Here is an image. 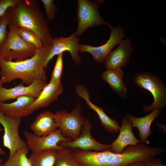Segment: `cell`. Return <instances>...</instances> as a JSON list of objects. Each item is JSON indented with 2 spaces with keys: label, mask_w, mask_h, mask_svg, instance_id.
<instances>
[{
  "label": "cell",
  "mask_w": 166,
  "mask_h": 166,
  "mask_svg": "<svg viewBox=\"0 0 166 166\" xmlns=\"http://www.w3.org/2000/svg\"><path fill=\"white\" fill-rule=\"evenodd\" d=\"M57 128L64 136L73 140L80 136L86 119L82 115L81 106L77 102L76 106L70 112L62 110L53 114Z\"/></svg>",
  "instance_id": "8992f818"
},
{
  "label": "cell",
  "mask_w": 166,
  "mask_h": 166,
  "mask_svg": "<svg viewBox=\"0 0 166 166\" xmlns=\"http://www.w3.org/2000/svg\"><path fill=\"white\" fill-rule=\"evenodd\" d=\"M51 46L38 48L33 57L23 61H8L0 58L1 85L17 79L27 85L35 80L47 81L44 63Z\"/></svg>",
  "instance_id": "6da1fadb"
},
{
  "label": "cell",
  "mask_w": 166,
  "mask_h": 166,
  "mask_svg": "<svg viewBox=\"0 0 166 166\" xmlns=\"http://www.w3.org/2000/svg\"><path fill=\"white\" fill-rule=\"evenodd\" d=\"M124 72L121 68L114 70L107 69L101 75L102 79L106 82L110 88L121 98H125L127 93L124 83Z\"/></svg>",
  "instance_id": "ffe728a7"
},
{
  "label": "cell",
  "mask_w": 166,
  "mask_h": 166,
  "mask_svg": "<svg viewBox=\"0 0 166 166\" xmlns=\"http://www.w3.org/2000/svg\"><path fill=\"white\" fill-rule=\"evenodd\" d=\"M92 124L89 119L83 124L81 134L76 139L67 142L60 143L58 144L73 151L79 149L82 150L102 151L109 149L110 144H104L97 141L92 137L91 133Z\"/></svg>",
  "instance_id": "8fae6325"
},
{
  "label": "cell",
  "mask_w": 166,
  "mask_h": 166,
  "mask_svg": "<svg viewBox=\"0 0 166 166\" xmlns=\"http://www.w3.org/2000/svg\"><path fill=\"white\" fill-rule=\"evenodd\" d=\"M1 86H2V85H1V84H0V87Z\"/></svg>",
  "instance_id": "836d02e7"
},
{
  "label": "cell",
  "mask_w": 166,
  "mask_h": 166,
  "mask_svg": "<svg viewBox=\"0 0 166 166\" xmlns=\"http://www.w3.org/2000/svg\"><path fill=\"white\" fill-rule=\"evenodd\" d=\"M133 81L140 88L150 92L153 96L152 104L144 106L143 111L144 113L165 107L166 87L160 78L151 72L141 73L135 75Z\"/></svg>",
  "instance_id": "3957f363"
},
{
  "label": "cell",
  "mask_w": 166,
  "mask_h": 166,
  "mask_svg": "<svg viewBox=\"0 0 166 166\" xmlns=\"http://www.w3.org/2000/svg\"><path fill=\"white\" fill-rule=\"evenodd\" d=\"M80 38L73 32L67 37H58L54 38L53 44L48 55L45 61L44 66L46 68L52 59L56 55L65 51H69L72 59L75 64L79 65L82 61V58L78 53V48Z\"/></svg>",
  "instance_id": "30bf717a"
},
{
  "label": "cell",
  "mask_w": 166,
  "mask_h": 166,
  "mask_svg": "<svg viewBox=\"0 0 166 166\" xmlns=\"http://www.w3.org/2000/svg\"><path fill=\"white\" fill-rule=\"evenodd\" d=\"M132 124L124 117L122 121V124L120 129L119 134L111 144L109 150L116 153H121L124 149L128 146H133L140 143L134 134Z\"/></svg>",
  "instance_id": "2e32d148"
},
{
  "label": "cell",
  "mask_w": 166,
  "mask_h": 166,
  "mask_svg": "<svg viewBox=\"0 0 166 166\" xmlns=\"http://www.w3.org/2000/svg\"><path fill=\"white\" fill-rule=\"evenodd\" d=\"M63 53L57 55L53 69L51 75L50 80L56 82H61V79L63 71Z\"/></svg>",
  "instance_id": "484cf974"
},
{
  "label": "cell",
  "mask_w": 166,
  "mask_h": 166,
  "mask_svg": "<svg viewBox=\"0 0 166 166\" xmlns=\"http://www.w3.org/2000/svg\"><path fill=\"white\" fill-rule=\"evenodd\" d=\"M104 3L102 0H78L77 15V28L76 34L79 37L88 29L101 25H106L111 29L113 26L101 16L99 9Z\"/></svg>",
  "instance_id": "277c9868"
},
{
  "label": "cell",
  "mask_w": 166,
  "mask_h": 166,
  "mask_svg": "<svg viewBox=\"0 0 166 166\" xmlns=\"http://www.w3.org/2000/svg\"><path fill=\"white\" fill-rule=\"evenodd\" d=\"M144 166H166L160 158H154L144 162Z\"/></svg>",
  "instance_id": "f1b7e54d"
},
{
  "label": "cell",
  "mask_w": 166,
  "mask_h": 166,
  "mask_svg": "<svg viewBox=\"0 0 166 166\" xmlns=\"http://www.w3.org/2000/svg\"><path fill=\"white\" fill-rule=\"evenodd\" d=\"M45 10V13L47 20L52 21L55 18V14L57 11V8L54 4L53 0H42Z\"/></svg>",
  "instance_id": "4316f807"
},
{
  "label": "cell",
  "mask_w": 166,
  "mask_h": 166,
  "mask_svg": "<svg viewBox=\"0 0 166 166\" xmlns=\"http://www.w3.org/2000/svg\"><path fill=\"white\" fill-rule=\"evenodd\" d=\"M2 131V129L0 128V132ZM5 154V151L1 147H0V155H4ZM2 159H0V164H2Z\"/></svg>",
  "instance_id": "1f68e13d"
},
{
  "label": "cell",
  "mask_w": 166,
  "mask_h": 166,
  "mask_svg": "<svg viewBox=\"0 0 166 166\" xmlns=\"http://www.w3.org/2000/svg\"><path fill=\"white\" fill-rule=\"evenodd\" d=\"M11 7L7 10L0 20V48L5 42L8 36V32L7 27L11 16Z\"/></svg>",
  "instance_id": "d4e9b609"
},
{
  "label": "cell",
  "mask_w": 166,
  "mask_h": 166,
  "mask_svg": "<svg viewBox=\"0 0 166 166\" xmlns=\"http://www.w3.org/2000/svg\"><path fill=\"white\" fill-rule=\"evenodd\" d=\"M11 26L16 33L26 42L38 48L42 47V42L38 36L33 32L27 29L18 26L9 25Z\"/></svg>",
  "instance_id": "603a6c76"
},
{
  "label": "cell",
  "mask_w": 166,
  "mask_h": 166,
  "mask_svg": "<svg viewBox=\"0 0 166 166\" xmlns=\"http://www.w3.org/2000/svg\"><path fill=\"white\" fill-rule=\"evenodd\" d=\"M23 134L26 139L28 149L32 153L50 149L57 151L63 148L58 144L59 143L69 142L73 140L64 136L59 129L46 136H38L27 131H24Z\"/></svg>",
  "instance_id": "ba28073f"
},
{
  "label": "cell",
  "mask_w": 166,
  "mask_h": 166,
  "mask_svg": "<svg viewBox=\"0 0 166 166\" xmlns=\"http://www.w3.org/2000/svg\"><path fill=\"white\" fill-rule=\"evenodd\" d=\"M0 166H5L4 164H0Z\"/></svg>",
  "instance_id": "d6a6232c"
},
{
  "label": "cell",
  "mask_w": 166,
  "mask_h": 166,
  "mask_svg": "<svg viewBox=\"0 0 166 166\" xmlns=\"http://www.w3.org/2000/svg\"><path fill=\"white\" fill-rule=\"evenodd\" d=\"M109 40L104 44L98 46L91 45L79 44L78 52L81 53L87 52L90 54L97 63L102 62L106 58L113 48L119 44L126 34L124 29L120 26L113 27L111 29Z\"/></svg>",
  "instance_id": "9c48e42d"
},
{
  "label": "cell",
  "mask_w": 166,
  "mask_h": 166,
  "mask_svg": "<svg viewBox=\"0 0 166 166\" xmlns=\"http://www.w3.org/2000/svg\"><path fill=\"white\" fill-rule=\"evenodd\" d=\"M9 25L23 27L33 32L40 38L43 46H52L54 40L48 23L38 1L18 0L11 7Z\"/></svg>",
  "instance_id": "7a4b0ae2"
},
{
  "label": "cell",
  "mask_w": 166,
  "mask_h": 166,
  "mask_svg": "<svg viewBox=\"0 0 166 166\" xmlns=\"http://www.w3.org/2000/svg\"><path fill=\"white\" fill-rule=\"evenodd\" d=\"M29 149L22 148L18 150L4 163L5 166H32L27 155Z\"/></svg>",
  "instance_id": "cb8c5ba5"
},
{
  "label": "cell",
  "mask_w": 166,
  "mask_h": 166,
  "mask_svg": "<svg viewBox=\"0 0 166 166\" xmlns=\"http://www.w3.org/2000/svg\"><path fill=\"white\" fill-rule=\"evenodd\" d=\"M160 109H156L147 116L141 117H134L130 113H127L125 116L133 128H136L139 132V137L141 143L148 144L150 142L148 140L152 132L151 124L153 121L161 113Z\"/></svg>",
  "instance_id": "e0dca14e"
},
{
  "label": "cell",
  "mask_w": 166,
  "mask_h": 166,
  "mask_svg": "<svg viewBox=\"0 0 166 166\" xmlns=\"http://www.w3.org/2000/svg\"><path fill=\"white\" fill-rule=\"evenodd\" d=\"M131 41L130 38L122 40L118 47L109 53L105 60V66L107 69H116L126 66L131 53L134 51Z\"/></svg>",
  "instance_id": "5bb4252c"
},
{
  "label": "cell",
  "mask_w": 166,
  "mask_h": 166,
  "mask_svg": "<svg viewBox=\"0 0 166 166\" xmlns=\"http://www.w3.org/2000/svg\"><path fill=\"white\" fill-rule=\"evenodd\" d=\"M125 166H144V162L139 161L129 164Z\"/></svg>",
  "instance_id": "4dcf8cb0"
},
{
  "label": "cell",
  "mask_w": 166,
  "mask_h": 166,
  "mask_svg": "<svg viewBox=\"0 0 166 166\" xmlns=\"http://www.w3.org/2000/svg\"><path fill=\"white\" fill-rule=\"evenodd\" d=\"M57 151L53 149L36 153H31L29 157L32 166H54Z\"/></svg>",
  "instance_id": "44dd1931"
},
{
  "label": "cell",
  "mask_w": 166,
  "mask_h": 166,
  "mask_svg": "<svg viewBox=\"0 0 166 166\" xmlns=\"http://www.w3.org/2000/svg\"><path fill=\"white\" fill-rule=\"evenodd\" d=\"M5 42L0 48V58L8 61H23L33 57L38 49L24 41L10 26Z\"/></svg>",
  "instance_id": "5b68a950"
},
{
  "label": "cell",
  "mask_w": 166,
  "mask_h": 166,
  "mask_svg": "<svg viewBox=\"0 0 166 166\" xmlns=\"http://www.w3.org/2000/svg\"><path fill=\"white\" fill-rule=\"evenodd\" d=\"M35 99L32 96H25L18 97L10 103L0 101V112L7 116L21 119L30 114L27 108Z\"/></svg>",
  "instance_id": "ac0fdd59"
},
{
  "label": "cell",
  "mask_w": 166,
  "mask_h": 166,
  "mask_svg": "<svg viewBox=\"0 0 166 166\" xmlns=\"http://www.w3.org/2000/svg\"><path fill=\"white\" fill-rule=\"evenodd\" d=\"M54 166H81L75 159L73 151L63 148L57 151Z\"/></svg>",
  "instance_id": "7402d4cb"
},
{
  "label": "cell",
  "mask_w": 166,
  "mask_h": 166,
  "mask_svg": "<svg viewBox=\"0 0 166 166\" xmlns=\"http://www.w3.org/2000/svg\"><path fill=\"white\" fill-rule=\"evenodd\" d=\"M76 93L77 96L86 102L89 107L97 114L101 123L104 128L110 133H117L120 128L118 122L114 119L111 118L104 112L103 108L94 104L90 100L89 91L84 86L78 84L76 86Z\"/></svg>",
  "instance_id": "4fadbf2b"
},
{
  "label": "cell",
  "mask_w": 166,
  "mask_h": 166,
  "mask_svg": "<svg viewBox=\"0 0 166 166\" xmlns=\"http://www.w3.org/2000/svg\"><path fill=\"white\" fill-rule=\"evenodd\" d=\"M63 90L61 82H56L50 80L43 88L38 96L28 108V111L31 114L38 109L48 106L57 99Z\"/></svg>",
  "instance_id": "9a60e30c"
},
{
  "label": "cell",
  "mask_w": 166,
  "mask_h": 166,
  "mask_svg": "<svg viewBox=\"0 0 166 166\" xmlns=\"http://www.w3.org/2000/svg\"><path fill=\"white\" fill-rule=\"evenodd\" d=\"M157 126L160 132L162 133L166 134V125L160 123H157Z\"/></svg>",
  "instance_id": "f546056e"
},
{
  "label": "cell",
  "mask_w": 166,
  "mask_h": 166,
  "mask_svg": "<svg viewBox=\"0 0 166 166\" xmlns=\"http://www.w3.org/2000/svg\"><path fill=\"white\" fill-rule=\"evenodd\" d=\"M47 84V81L38 80L26 86L20 85L7 89L1 86L0 87V101L4 102L25 96H32L36 98Z\"/></svg>",
  "instance_id": "7c38bea8"
},
{
  "label": "cell",
  "mask_w": 166,
  "mask_h": 166,
  "mask_svg": "<svg viewBox=\"0 0 166 166\" xmlns=\"http://www.w3.org/2000/svg\"><path fill=\"white\" fill-rule=\"evenodd\" d=\"M18 0H0V20L4 15L7 10L13 7Z\"/></svg>",
  "instance_id": "83f0119b"
},
{
  "label": "cell",
  "mask_w": 166,
  "mask_h": 166,
  "mask_svg": "<svg viewBox=\"0 0 166 166\" xmlns=\"http://www.w3.org/2000/svg\"><path fill=\"white\" fill-rule=\"evenodd\" d=\"M53 114L47 110L38 115L30 127L34 134L39 136H46L56 130L58 128Z\"/></svg>",
  "instance_id": "d6986e66"
},
{
  "label": "cell",
  "mask_w": 166,
  "mask_h": 166,
  "mask_svg": "<svg viewBox=\"0 0 166 166\" xmlns=\"http://www.w3.org/2000/svg\"><path fill=\"white\" fill-rule=\"evenodd\" d=\"M21 119L11 117L0 112V124L4 128L3 146L10 151L9 157L12 156L18 150L28 149L26 143L20 136L19 128Z\"/></svg>",
  "instance_id": "52a82bcc"
}]
</instances>
